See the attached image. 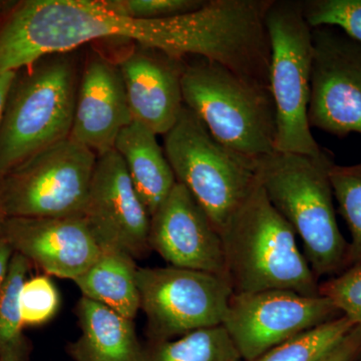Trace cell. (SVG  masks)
Segmentation results:
<instances>
[{"mask_svg":"<svg viewBox=\"0 0 361 361\" xmlns=\"http://www.w3.org/2000/svg\"><path fill=\"white\" fill-rule=\"evenodd\" d=\"M357 361H361V355H360V360H358Z\"/></svg>","mask_w":361,"mask_h":361,"instance_id":"obj_33","label":"cell"},{"mask_svg":"<svg viewBox=\"0 0 361 361\" xmlns=\"http://www.w3.org/2000/svg\"><path fill=\"white\" fill-rule=\"evenodd\" d=\"M135 260L126 252L106 249L97 262L73 282L85 298L134 320L141 310Z\"/></svg>","mask_w":361,"mask_h":361,"instance_id":"obj_19","label":"cell"},{"mask_svg":"<svg viewBox=\"0 0 361 361\" xmlns=\"http://www.w3.org/2000/svg\"><path fill=\"white\" fill-rule=\"evenodd\" d=\"M116 13L133 20H161L196 13L204 0H106Z\"/></svg>","mask_w":361,"mask_h":361,"instance_id":"obj_27","label":"cell"},{"mask_svg":"<svg viewBox=\"0 0 361 361\" xmlns=\"http://www.w3.org/2000/svg\"><path fill=\"white\" fill-rule=\"evenodd\" d=\"M20 305L25 327L40 326L58 312V288L47 275L30 277L21 286Z\"/></svg>","mask_w":361,"mask_h":361,"instance_id":"obj_25","label":"cell"},{"mask_svg":"<svg viewBox=\"0 0 361 361\" xmlns=\"http://www.w3.org/2000/svg\"><path fill=\"white\" fill-rule=\"evenodd\" d=\"M132 122L118 63L90 47L82 59L71 139L102 156L115 149L118 135Z\"/></svg>","mask_w":361,"mask_h":361,"instance_id":"obj_15","label":"cell"},{"mask_svg":"<svg viewBox=\"0 0 361 361\" xmlns=\"http://www.w3.org/2000/svg\"><path fill=\"white\" fill-rule=\"evenodd\" d=\"M82 218L103 250L126 252L135 259L151 250V216L115 149L97 157Z\"/></svg>","mask_w":361,"mask_h":361,"instance_id":"obj_12","label":"cell"},{"mask_svg":"<svg viewBox=\"0 0 361 361\" xmlns=\"http://www.w3.org/2000/svg\"><path fill=\"white\" fill-rule=\"evenodd\" d=\"M30 261L14 253L6 283L0 291V360L30 361L32 344L25 336L20 294L27 279Z\"/></svg>","mask_w":361,"mask_h":361,"instance_id":"obj_21","label":"cell"},{"mask_svg":"<svg viewBox=\"0 0 361 361\" xmlns=\"http://www.w3.org/2000/svg\"><path fill=\"white\" fill-rule=\"evenodd\" d=\"M319 295L329 298L341 315L361 327V262L319 283Z\"/></svg>","mask_w":361,"mask_h":361,"instance_id":"obj_26","label":"cell"},{"mask_svg":"<svg viewBox=\"0 0 361 361\" xmlns=\"http://www.w3.org/2000/svg\"><path fill=\"white\" fill-rule=\"evenodd\" d=\"M220 235L233 293L288 290L319 295V282L299 249L295 231L259 182Z\"/></svg>","mask_w":361,"mask_h":361,"instance_id":"obj_2","label":"cell"},{"mask_svg":"<svg viewBox=\"0 0 361 361\" xmlns=\"http://www.w3.org/2000/svg\"><path fill=\"white\" fill-rule=\"evenodd\" d=\"M149 244L151 250L170 266L212 273L227 279L220 233L180 183L152 216Z\"/></svg>","mask_w":361,"mask_h":361,"instance_id":"obj_13","label":"cell"},{"mask_svg":"<svg viewBox=\"0 0 361 361\" xmlns=\"http://www.w3.org/2000/svg\"><path fill=\"white\" fill-rule=\"evenodd\" d=\"M341 316L326 297L294 291L233 293L223 326L244 361Z\"/></svg>","mask_w":361,"mask_h":361,"instance_id":"obj_10","label":"cell"},{"mask_svg":"<svg viewBox=\"0 0 361 361\" xmlns=\"http://www.w3.org/2000/svg\"><path fill=\"white\" fill-rule=\"evenodd\" d=\"M14 2L0 1V21L4 20L6 14L8 13L9 9L13 6Z\"/></svg>","mask_w":361,"mask_h":361,"instance_id":"obj_32","label":"cell"},{"mask_svg":"<svg viewBox=\"0 0 361 361\" xmlns=\"http://www.w3.org/2000/svg\"><path fill=\"white\" fill-rule=\"evenodd\" d=\"M300 6L311 30L332 26L361 42V0H302Z\"/></svg>","mask_w":361,"mask_h":361,"instance_id":"obj_24","label":"cell"},{"mask_svg":"<svg viewBox=\"0 0 361 361\" xmlns=\"http://www.w3.org/2000/svg\"><path fill=\"white\" fill-rule=\"evenodd\" d=\"M103 39L134 42L186 59L201 51L203 23L197 13L169 20H133L113 11L106 0L14 2L0 21V73Z\"/></svg>","mask_w":361,"mask_h":361,"instance_id":"obj_1","label":"cell"},{"mask_svg":"<svg viewBox=\"0 0 361 361\" xmlns=\"http://www.w3.org/2000/svg\"><path fill=\"white\" fill-rule=\"evenodd\" d=\"M361 351V327L355 326L336 350L322 361H353Z\"/></svg>","mask_w":361,"mask_h":361,"instance_id":"obj_28","label":"cell"},{"mask_svg":"<svg viewBox=\"0 0 361 361\" xmlns=\"http://www.w3.org/2000/svg\"><path fill=\"white\" fill-rule=\"evenodd\" d=\"M142 361H244L223 325L144 346Z\"/></svg>","mask_w":361,"mask_h":361,"instance_id":"obj_20","label":"cell"},{"mask_svg":"<svg viewBox=\"0 0 361 361\" xmlns=\"http://www.w3.org/2000/svg\"><path fill=\"white\" fill-rule=\"evenodd\" d=\"M75 313L80 336L68 343L73 361H142L144 345L129 319L103 304L80 297Z\"/></svg>","mask_w":361,"mask_h":361,"instance_id":"obj_17","label":"cell"},{"mask_svg":"<svg viewBox=\"0 0 361 361\" xmlns=\"http://www.w3.org/2000/svg\"><path fill=\"white\" fill-rule=\"evenodd\" d=\"M326 153L317 157L274 151L256 161L259 184L303 243L316 278L346 269L348 241L337 224Z\"/></svg>","mask_w":361,"mask_h":361,"instance_id":"obj_3","label":"cell"},{"mask_svg":"<svg viewBox=\"0 0 361 361\" xmlns=\"http://www.w3.org/2000/svg\"><path fill=\"white\" fill-rule=\"evenodd\" d=\"M116 63L133 121L146 126L157 135L167 134L185 106L182 92L185 59L135 44Z\"/></svg>","mask_w":361,"mask_h":361,"instance_id":"obj_16","label":"cell"},{"mask_svg":"<svg viewBox=\"0 0 361 361\" xmlns=\"http://www.w3.org/2000/svg\"><path fill=\"white\" fill-rule=\"evenodd\" d=\"M330 180L338 210L350 233L346 268L361 262V163L353 166L334 164Z\"/></svg>","mask_w":361,"mask_h":361,"instance_id":"obj_23","label":"cell"},{"mask_svg":"<svg viewBox=\"0 0 361 361\" xmlns=\"http://www.w3.org/2000/svg\"><path fill=\"white\" fill-rule=\"evenodd\" d=\"M270 42L269 85L276 108L275 151L317 157L310 121L312 30L299 0H274L266 14Z\"/></svg>","mask_w":361,"mask_h":361,"instance_id":"obj_7","label":"cell"},{"mask_svg":"<svg viewBox=\"0 0 361 361\" xmlns=\"http://www.w3.org/2000/svg\"><path fill=\"white\" fill-rule=\"evenodd\" d=\"M183 101L216 141L258 160L275 151L276 108L268 87L242 80L201 56L185 59Z\"/></svg>","mask_w":361,"mask_h":361,"instance_id":"obj_5","label":"cell"},{"mask_svg":"<svg viewBox=\"0 0 361 361\" xmlns=\"http://www.w3.org/2000/svg\"><path fill=\"white\" fill-rule=\"evenodd\" d=\"M13 254V247L0 235V291L6 283Z\"/></svg>","mask_w":361,"mask_h":361,"instance_id":"obj_29","label":"cell"},{"mask_svg":"<svg viewBox=\"0 0 361 361\" xmlns=\"http://www.w3.org/2000/svg\"><path fill=\"white\" fill-rule=\"evenodd\" d=\"M1 236L14 253L23 255L45 274L73 281L103 253L82 216L7 217Z\"/></svg>","mask_w":361,"mask_h":361,"instance_id":"obj_14","label":"cell"},{"mask_svg":"<svg viewBox=\"0 0 361 361\" xmlns=\"http://www.w3.org/2000/svg\"><path fill=\"white\" fill-rule=\"evenodd\" d=\"M7 214L6 207H4V194H2V180L0 176V235H1L2 228L6 222Z\"/></svg>","mask_w":361,"mask_h":361,"instance_id":"obj_31","label":"cell"},{"mask_svg":"<svg viewBox=\"0 0 361 361\" xmlns=\"http://www.w3.org/2000/svg\"><path fill=\"white\" fill-rule=\"evenodd\" d=\"M16 75V71L0 73V123H1L4 109H6L9 90H11Z\"/></svg>","mask_w":361,"mask_h":361,"instance_id":"obj_30","label":"cell"},{"mask_svg":"<svg viewBox=\"0 0 361 361\" xmlns=\"http://www.w3.org/2000/svg\"><path fill=\"white\" fill-rule=\"evenodd\" d=\"M114 149L122 158L133 186L152 217L177 184L157 135L133 121L118 135Z\"/></svg>","mask_w":361,"mask_h":361,"instance_id":"obj_18","label":"cell"},{"mask_svg":"<svg viewBox=\"0 0 361 361\" xmlns=\"http://www.w3.org/2000/svg\"><path fill=\"white\" fill-rule=\"evenodd\" d=\"M97 160L71 137L25 159L1 176L7 217H82Z\"/></svg>","mask_w":361,"mask_h":361,"instance_id":"obj_8","label":"cell"},{"mask_svg":"<svg viewBox=\"0 0 361 361\" xmlns=\"http://www.w3.org/2000/svg\"><path fill=\"white\" fill-rule=\"evenodd\" d=\"M0 361H1V360H0Z\"/></svg>","mask_w":361,"mask_h":361,"instance_id":"obj_34","label":"cell"},{"mask_svg":"<svg viewBox=\"0 0 361 361\" xmlns=\"http://www.w3.org/2000/svg\"><path fill=\"white\" fill-rule=\"evenodd\" d=\"M137 279L149 342L172 341L224 322L233 295L224 277L169 265L137 267Z\"/></svg>","mask_w":361,"mask_h":361,"instance_id":"obj_9","label":"cell"},{"mask_svg":"<svg viewBox=\"0 0 361 361\" xmlns=\"http://www.w3.org/2000/svg\"><path fill=\"white\" fill-rule=\"evenodd\" d=\"M164 151L177 182L196 199L218 232L257 186L256 161L216 141L186 106L164 135Z\"/></svg>","mask_w":361,"mask_h":361,"instance_id":"obj_6","label":"cell"},{"mask_svg":"<svg viewBox=\"0 0 361 361\" xmlns=\"http://www.w3.org/2000/svg\"><path fill=\"white\" fill-rule=\"evenodd\" d=\"M82 66L77 49L16 71L0 123V176L70 137Z\"/></svg>","mask_w":361,"mask_h":361,"instance_id":"obj_4","label":"cell"},{"mask_svg":"<svg viewBox=\"0 0 361 361\" xmlns=\"http://www.w3.org/2000/svg\"><path fill=\"white\" fill-rule=\"evenodd\" d=\"M355 327V323L341 315L275 346L253 361H322Z\"/></svg>","mask_w":361,"mask_h":361,"instance_id":"obj_22","label":"cell"},{"mask_svg":"<svg viewBox=\"0 0 361 361\" xmlns=\"http://www.w3.org/2000/svg\"><path fill=\"white\" fill-rule=\"evenodd\" d=\"M312 42L310 127L361 135V42L332 26L313 28Z\"/></svg>","mask_w":361,"mask_h":361,"instance_id":"obj_11","label":"cell"}]
</instances>
